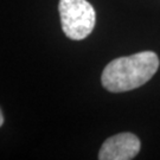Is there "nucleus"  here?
I'll use <instances>...</instances> for the list:
<instances>
[{"instance_id": "4", "label": "nucleus", "mask_w": 160, "mask_h": 160, "mask_svg": "<svg viewBox=\"0 0 160 160\" xmlns=\"http://www.w3.org/2000/svg\"><path fill=\"white\" fill-rule=\"evenodd\" d=\"M4 123V115H2V113H1V110H0V127H1V125Z\"/></svg>"}, {"instance_id": "3", "label": "nucleus", "mask_w": 160, "mask_h": 160, "mask_svg": "<svg viewBox=\"0 0 160 160\" xmlns=\"http://www.w3.org/2000/svg\"><path fill=\"white\" fill-rule=\"evenodd\" d=\"M140 140L135 134L120 133L108 138L98 152L100 160H131L140 151Z\"/></svg>"}, {"instance_id": "2", "label": "nucleus", "mask_w": 160, "mask_h": 160, "mask_svg": "<svg viewBox=\"0 0 160 160\" xmlns=\"http://www.w3.org/2000/svg\"><path fill=\"white\" fill-rule=\"evenodd\" d=\"M58 11L62 30L68 38L82 40L92 33L96 13L87 0H59Z\"/></svg>"}, {"instance_id": "1", "label": "nucleus", "mask_w": 160, "mask_h": 160, "mask_svg": "<svg viewBox=\"0 0 160 160\" xmlns=\"http://www.w3.org/2000/svg\"><path fill=\"white\" fill-rule=\"evenodd\" d=\"M159 57L153 51H142L113 59L101 76L102 86L112 92L137 89L147 83L159 69Z\"/></svg>"}]
</instances>
